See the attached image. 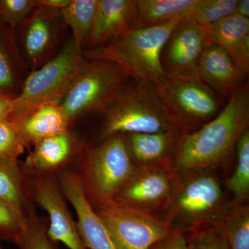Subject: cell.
Masks as SVG:
<instances>
[{"mask_svg":"<svg viewBox=\"0 0 249 249\" xmlns=\"http://www.w3.org/2000/svg\"><path fill=\"white\" fill-rule=\"evenodd\" d=\"M182 19L154 27L132 28L110 43L85 49L88 60H103L120 66L129 79L157 86L167 74L161 65L162 50L174 28Z\"/></svg>","mask_w":249,"mask_h":249,"instance_id":"7a4b0ae2","label":"cell"},{"mask_svg":"<svg viewBox=\"0 0 249 249\" xmlns=\"http://www.w3.org/2000/svg\"><path fill=\"white\" fill-rule=\"evenodd\" d=\"M14 29L0 23V95L15 98L29 74Z\"/></svg>","mask_w":249,"mask_h":249,"instance_id":"44dd1931","label":"cell"},{"mask_svg":"<svg viewBox=\"0 0 249 249\" xmlns=\"http://www.w3.org/2000/svg\"><path fill=\"white\" fill-rule=\"evenodd\" d=\"M0 199L28 217L35 211L19 160L0 157Z\"/></svg>","mask_w":249,"mask_h":249,"instance_id":"603a6c76","label":"cell"},{"mask_svg":"<svg viewBox=\"0 0 249 249\" xmlns=\"http://www.w3.org/2000/svg\"><path fill=\"white\" fill-rule=\"evenodd\" d=\"M129 79L122 68L114 62L86 59L60 106L71 124L88 114H104Z\"/></svg>","mask_w":249,"mask_h":249,"instance_id":"8992f818","label":"cell"},{"mask_svg":"<svg viewBox=\"0 0 249 249\" xmlns=\"http://www.w3.org/2000/svg\"><path fill=\"white\" fill-rule=\"evenodd\" d=\"M67 28L60 11L36 5L15 30L18 49L29 70L39 68L56 55L65 42L62 41Z\"/></svg>","mask_w":249,"mask_h":249,"instance_id":"30bf717a","label":"cell"},{"mask_svg":"<svg viewBox=\"0 0 249 249\" xmlns=\"http://www.w3.org/2000/svg\"><path fill=\"white\" fill-rule=\"evenodd\" d=\"M98 0H71L60 11L62 19L72 32L75 45L85 50L92 31L97 10Z\"/></svg>","mask_w":249,"mask_h":249,"instance_id":"cb8c5ba5","label":"cell"},{"mask_svg":"<svg viewBox=\"0 0 249 249\" xmlns=\"http://www.w3.org/2000/svg\"><path fill=\"white\" fill-rule=\"evenodd\" d=\"M230 204L213 174L194 170L176 173L164 209L170 222L175 219L193 231L217 227Z\"/></svg>","mask_w":249,"mask_h":249,"instance_id":"3957f363","label":"cell"},{"mask_svg":"<svg viewBox=\"0 0 249 249\" xmlns=\"http://www.w3.org/2000/svg\"><path fill=\"white\" fill-rule=\"evenodd\" d=\"M101 141L116 134L157 133L176 129L155 86L129 79L115 102L103 114Z\"/></svg>","mask_w":249,"mask_h":249,"instance_id":"5b68a950","label":"cell"},{"mask_svg":"<svg viewBox=\"0 0 249 249\" xmlns=\"http://www.w3.org/2000/svg\"><path fill=\"white\" fill-rule=\"evenodd\" d=\"M136 0H98L92 31L86 49L110 43L134 27Z\"/></svg>","mask_w":249,"mask_h":249,"instance_id":"e0dca14e","label":"cell"},{"mask_svg":"<svg viewBox=\"0 0 249 249\" xmlns=\"http://www.w3.org/2000/svg\"><path fill=\"white\" fill-rule=\"evenodd\" d=\"M27 225V217L0 199V241L16 244Z\"/></svg>","mask_w":249,"mask_h":249,"instance_id":"f1b7e54d","label":"cell"},{"mask_svg":"<svg viewBox=\"0 0 249 249\" xmlns=\"http://www.w3.org/2000/svg\"><path fill=\"white\" fill-rule=\"evenodd\" d=\"M26 178L31 199L48 214L49 237L69 249H88L80 237L76 221L73 220L56 175Z\"/></svg>","mask_w":249,"mask_h":249,"instance_id":"8fae6325","label":"cell"},{"mask_svg":"<svg viewBox=\"0 0 249 249\" xmlns=\"http://www.w3.org/2000/svg\"><path fill=\"white\" fill-rule=\"evenodd\" d=\"M91 205L117 249H148L178 231L168 219L115 198Z\"/></svg>","mask_w":249,"mask_h":249,"instance_id":"9c48e42d","label":"cell"},{"mask_svg":"<svg viewBox=\"0 0 249 249\" xmlns=\"http://www.w3.org/2000/svg\"><path fill=\"white\" fill-rule=\"evenodd\" d=\"M238 0H197L192 18L198 24L208 27L235 14Z\"/></svg>","mask_w":249,"mask_h":249,"instance_id":"83f0119b","label":"cell"},{"mask_svg":"<svg viewBox=\"0 0 249 249\" xmlns=\"http://www.w3.org/2000/svg\"><path fill=\"white\" fill-rule=\"evenodd\" d=\"M196 71L211 89L226 101L247 84L245 75L229 54L219 45L207 41L198 62Z\"/></svg>","mask_w":249,"mask_h":249,"instance_id":"2e32d148","label":"cell"},{"mask_svg":"<svg viewBox=\"0 0 249 249\" xmlns=\"http://www.w3.org/2000/svg\"><path fill=\"white\" fill-rule=\"evenodd\" d=\"M19 249H59L58 242L47 232L45 221L39 217L36 210L27 217V225L16 243Z\"/></svg>","mask_w":249,"mask_h":249,"instance_id":"4316f807","label":"cell"},{"mask_svg":"<svg viewBox=\"0 0 249 249\" xmlns=\"http://www.w3.org/2000/svg\"><path fill=\"white\" fill-rule=\"evenodd\" d=\"M36 7V0H0V23L15 31Z\"/></svg>","mask_w":249,"mask_h":249,"instance_id":"4dcf8cb0","label":"cell"},{"mask_svg":"<svg viewBox=\"0 0 249 249\" xmlns=\"http://www.w3.org/2000/svg\"><path fill=\"white\" fill-rule=\"evenodd\" d=\"M71 1V0H36V3L37 6L61 11L67 7Z\"/></svg>","mask_w":249,"mask_h":249,"instance_id":"836d02e7","label":"cell"},{"mask_svg":"<svg viewBox=\"0 0 249 249\" xmlns=\"http://www.w3.org/2000/svg\"><path fill=\"white\" fill-rule=\"evenodd\" d=\"M237 165L235 172L226 183L232 193L234 202L243 203L249 195V129L241 136L235 151Z\"/></svg>","mask_w":249,"mask_h":249,"instance_id":"484cf974","label":"cell"},{"mask_svg":"<svg viewBox=\"0 0 249 249\" xmlns=\"http://www.w3.org/2000/svg\"><path fill=\"white\" fill-rule=\"evenodd\" d=\"M14 98L0 95V121L8 119L11 114Z\"/></svg>","mask_w":249,"mask_h":249,"instance_id":"e575fe53","label":"cell"},{"mask_svg":"<svg viewBox=\"0 0 249 249\" xmlns=\"http://www.w3.org/2000/svg\"><path fill=\"white\" fill-rule=\"evenodd\" d=\"M86 58L72 38L48 62L29 72L22 89L14 98L10 115L24 112L41 104H60ZM9 115V116H10Z\"/></svg>","mask_w":249,"mask_h":249,"instance_id":"52a82bcc","label":"cell"},{"mask_svg":"<svg viewBox=\"0 0 249 249\" xmlns=\"http://www.w3.org/2000/svg\"><path fill=\"white\" fill-rule=\"evenodd\" d=\"M181 132L178 129L157 133L122 134L132 163L137 168L172 166Z\"/></svg>","mask_w":249,"mask_h":249,"instance_id":"ac0fdd59","label":"cell"},{"mask_svg":"<svg viewBox=\"0 0 249 249\" xmlns=\"http://www.w3.org/2000/svg\"><path fill=\"white\" fill-rule=\"evenodd\" d=\"M235 14L242 18L249 17V0H240L237 2Z\"/></svg>","mask_w":249,"mask_h":249,"instance_id":"d590c367","label":"cell"},{"mask_svg":"<svg viewBox=\"0 0 249 249\" xmlns=\"http://www.w3.org/2000/svg\"><path fill=\"white\" fill-rule=\"evenodd\" d=\"M148 249H189L188 240L181 231H175Z\"/></svg>","mask_w":249,"mask_h":249,"instance_id":"d6a6232c","label":"cell"},{"mask_svg":"<svg viewBox=\"0 0 249 249\" xmlns=\"http://www.w3.org/2000/svg\"><path fill=\"white\" fill-rule=\"evenodd\" d=\"M206 28L193 18L178 22L162 50L161 65L167 75L196 71L198 62L207 42Z\"/></svg>","mask_w":249,"mask_h":249,"instance_id":"5bb4252c","label":"cell"},{"mask_svg":"<svg viewBox=\"0 0 249 249\" xmlns=\"http://www.w3.org/2000/svg\"><path fill=\"white\" fill-rule=\"evenodd\" d=\"M80 159L78 174L91 204L115 197L135 169L122 134L82 149Z\"/></svg>","mask_w":249,"mask_h":249,"instance_id":"ba28073f","label":"cell"},{"mask_svg":"<svg viewBox=\"0 0 249 249\" xmlns=\"http://www.w3.org/2000/svg\"><path fill=\"white\" fill-rule=\"evenodd\" d=\"M22 169L25 176L56 174L79 152V142L70 129L36 142Z\"/></svg>","mask_w":249,"mask_h":249,"instance_id":"9a60e30c","label":"cell"},{"mask_svg":"<svg viewBox=\"0 0 249 249\" xmlns=\"http://www.w3.org/2000/svg\"><path fill=\"white\" fill-rule=\"evenodd\" d=\"M206 28L208 41L222 47L237 67L249 72V19L233 14Z\"/></svg>","mask_w":249,"mask_h":249,"instance_id":"ffe728a7","label":"cell"},{"mask_svg":"<svg viewBox=\"0 0 249 249\" xmlns=\"http://www.w3.org/2000/svg\"><path fill=\"white\" fill-rule=\"evenodd\" d=\"M0 249H2V248H1V247H0Z\"/></svg>","mask_w":249,"mask_h":249,"instance_id":"8d00e7d4","label":"cell"},{"mask_svg":"<svg viewBox=\"0 0 249 249\" xmlns=\"http://www.w3.org/2000/svg\"><path fill=\"white\" fill-rule=\"evenodd\" d=\"M176 173L172 166L135 167L115 199L143 211L153 213L164 209Z\"/></svg>","mask_w":249,"mask_h":249,"instance_id":"4fadbf2b","label":"cell"},{"mask_svg":"<svg viewBox=\"0 0 249 249\" xmlns=\"http://www.w3.org/2000/svg\"><path fill=\"white\" fill-rule=\"evenodd\" d=\"M27 146L69 130L71 121L59 103L41 104L24 112L10 115Z\"/></svg>","mask_w":249,"mask_h":249,"instance_id":"d6986e66","label":"cell"},{"mask_svg":"<svg viewBox=\"0 0 249 249\" xmlns=\"http://www.w3.org/2000/svg\"><path fill=\"white\" fill-rule=\"evenodd\" d=\"M229 249H249V207L232 201L215 227Z\"/></svg>","mask_w":249,"mask_h":249,"instance_id":"d4e9b609","label":"cell"},{"mask_svg":"<svg viewBox=\"0 0 249 249\" xmlns=\"http://www.w3.org/2000/svg\"><path fill=\"white\" fill-rule=\"evenodd\" d=\"M155 88L170 122L181 134L194 132L213 120L227 102L197 72L167 75Z\"/></svg>","mask_w":249,"mask_h":249,"instance_id":"277c9868","label":"cell"},{"mask_svg":"<svg viewBox=\"0 0 249 249\" xmlns=\"http://www.w3.org/2000/svg\"><path fill=\"white\" fill-rule=\"evenodd\" d=\"M192 231L188 240L189 249H229L215 227L199 228Z\"/></svg>","mask_w":249,"mask_h":249,"instance_id":"1f68e13d","label":"cell"},{"mask_svg":"<svg viewBox=\"0 0 249 249\" xmlns=\"http://www.w3.org/2000/svg\"><path fill=\"white\" fill-rule=\"evenodd\" d=\"M197 0H136L133 28L154 27L191 17Z\"/></svg>","mask_w":249,"mask_h":249,"instance_id":"7402d4cb","label":"cell"},{"mask_svg":"<svg viewBox=\"0 0 249 249\" xmlns=\"http://www.w3.org/2000/svg\"><path fill=\"white\" fill-rule=\"evenodd\" d=\"M26 147L27 144L14 123L9 119L0 121V157L18 160Z\"/></svg>","mask_w":249,"mask_h":249,"instance_id":"f546056e","label":"cell"},{"mask_svg":"<svg viewBox=\"0 0 249 249\" xmlns=\"http://www.w3.org/2000/svg\"><path fill=\"white\" fill-rule=\"evenodd\" d=\"M62 193L76 213L77 227L88 249H117L110 234L91 204L79 174L65 168L55 174Z\"/></svg>","mask_w":249,"mask_h":249,"instance_id":"7c38bea8","label":"cell"},{"mask_svg":"<svg viewBox=\"0 0 249 249\" xmlns=\"http://www.w3.org/2000/svg\"><path fill=\"white\" fill-rule=\"evenodd\" d=\"M249 126V84L232 93L213 120L190 133L180 134L172 168L176 173L210 170L229 164L237 142Z\"/></svg>","mask_w":249,"mask_h":249,"instance_id":"6da1fadb","label":"cell"}]
</instances>
